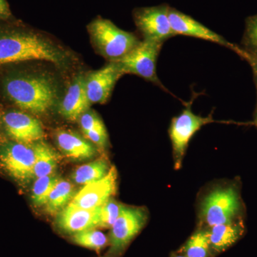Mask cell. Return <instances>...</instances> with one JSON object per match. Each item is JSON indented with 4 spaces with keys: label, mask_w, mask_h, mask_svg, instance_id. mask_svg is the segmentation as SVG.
Returning a JSON list of instances; mask_svg holds the SVG:
<instances>
[{
    "label": "cell",
    "mask_w": 257,
    "mask_h": 257,
    "mask_svg": "<svg viewBox=\"0 0 257 257\" xmlns=\"http://www.w3.org/2000/svg\"><path fill=\"white\" fill-rule=\"evenodd\" d=\"M0 71V95L5 105L39 116L57 109L62 81L50 69L8 64Z\"/></svg>",
    "instance_id": "6da1fadb"
},
{
    "label": "cell",
    "mask_w": 257,
    "mask_h": 257,
    "mask_svg": "<svg viewBox=\"0 0 257 257\" xmlns=\"http://www.w3.org/2000/svg\"><path fill=\"white\" fill-rule=\"evenodd\" d=\"M76 60L72 51L45 34L20 25H0V67L43 61L61 71H67Z\"/></svg>",
    "instance_id": "7a4b0ae2"
},
{
    "label": "cell",
    "mask_w": 257,
    "mask_h": 257,
    "mask_svg": "<svg viewBox=\"0 0 257 257\" xmlns=\"http://www.w3.org/2000/svg\"><path fill=\"white\" fill-rule=\"evenodd\" d=\"M87 31L96 52L108 62L121 60L142 41L135 34L121 30L101 17L87 25Z\"/></svg>",
    "instance_id": "3957f363"
},
{
    "label": "cell",
    "mask_w": 257,
    "mask_h": 257,
    "mask_svg": "<svg viewBox=\"0 0 257 257\" xmlns=\"http://www.w3.org/2000/svg\"><path fill=\"white\" fill-rule=\"evenodd\" d=\"M35 143H21L0 138V173L25 188L35 179Z\"/></svg>",
    "instance_id": "277c9868"
},
{
    "label": "cell",
    "mask_w": 257,
    "mask_h": 257,
    "mask_svg": "<svg viewBox=\"0 0 257 257\" xmlns=\"http://www.w3.org/2000/svg\"><path fill=\"white\" fill-rule=\"evenodd\" d=\"M45 135L37 116L13 106H0V138L30 144L43 140Z\"/></svg>",
    "instance_id": "5b68a950"
},
{
    "label": "cell",
    "mask_w": 257,
    "mask_h": 257,
    "mask_svg": "<svg viewBox=\"0 0 257 257\" xmlns=\"http://www.w3.org/2000/svg\"><path fill=\"white\" fill-rule=\"evenodd\" d=\"M163 43L147 40L141 42L128 55L117 61L124 74H135L167 91L157 73V62Z\"/></svg>",
    "instance_id": "8992f818"
},
{
    "label": "cell",
    "mask_w": 257,
    "mask_h": 257,
    "mask_svg": "<svg viewBox=\"0 0 257 257\" xmlns=\"http://www.w3.org/2000/svg\"><path fill=\"white\" fill-rule=\"evenodd\" d=\"M148 219L144 207L124 206L119 217L111 227L109 251L104 257H120L128 243L143 229Z\"/></svg>",
    "instance_id": "52a82bcc"
},
{
    "label": "cell",
    "mask_w": 257,
    "mask_h": 257,
    "mask_svg": "<svg viewBox=\"0 0 257 257\" xmlns=\"http://www.w3.org/2000/svg\"><path fill=\"white\" fill-rule=\"evenodd\" d=\"M240 207L239 194L234 187L216 189L201 204V221L209 227L231 222L236 220Z\"/></svg>",
    "instance_id": "ba28073f"
},
{
    "label": "cell",
    "mask_w": 257,
    "mask_h": 257,
    "mask_svg": "<svg viewBox=\"0 0 257 257\" xmlns=\"http://www.w3.org/2000/svg\"><path fill=\"white\" fill-rule=\"evenodd\" d=\"M212 115L207 117L194 114L192 110V101L187 104L185 109L171 121L169 134L175 160L176 170L182 166L189 142L194 135L204 125L214 122Z\"/></svg>",
    "instance_id": "9c48e42d"
},
{
    "label": "cell",
    "mask_w": 257,
    "mask_h": 257,
    "mask_svg": "<svg viewBox=\"0 0 257 257\" xmlns=\"http://www.w3.org/2000/svg\"><path fill=\"white\" fill-rule=\"evenodd\" d=\"M170 8L163 4L133 10L134 22L143 40L164 44L176 36L169 18Z\"/></svg>",
    "instance_id": "30bf717a"
},
{
    "label": "cell",
    "mask_w": 257,
    "mask_h": 257,
    "mask_svg": "<svg viewBox=\"0 0 257 257\" xmlns=\"http://www.w3.org/2000/svg\"><path fill=\"white\" fill-rule=\"evenodd\" d=\"M123 75L117 62H108L102 68L85 72L84 85L91 105L107 102L116 82Z\"/></svg>",
    "instance_id": "8fae6325"
},
{
    "label": "cell",
    "mask_w": 257,
    "mask_h": 257,
    "mask_svg": "<svg viewBox=\"0 0 257 257\" xmlns=\"http://www.w3.org/2000/svg\"><path fill=\"white\" fill-rule=\"evenodd\" d=\"M169 18L171 27L175 35L195 37L218 44L221 46L231 49L243 58L245 53L243 49L239 48L234 44L228 42L219 34L204 26L189 15L184 14L179 10L170 7L169 10Z\"/></svg>",
    "instance_id": "7c38bea8"
},
{
    "label": "cell",
    "mask_w": 257,
    "mask_h": 257,
    "mask_svg": "<svg viewBox=\"0 0 257 257\" xmlns=\"http://www.w3.org/2000/svg\"><path fill=\"white\" fill-rule=\"evenodd\" d=\"M117 179V171L112 166L105 177L86 184L77 192L71 204L85 209L101 207L116 193Z\"/></svg>",
    "instance_id": "4fadbf2b"
},
{
    "label": "cell",
    "mask_w": 257,
    "mask_h": 257,
    "mask_svg": "<svg viewBox=\"0 0 257 257\" xmlns=\"http://www.w3.org/2000/svg\"><path fill=\"white\" fill-rule=\"evenodd\" d=\"M84 79L85 72H79L74 76L57 106V112L67 121H78L81 115L90 109L91 104L86 93Z\"/></svg>",
    "instance_id": "5bb4252c"
},
{
    "label": "cell",
    "mask_w": 257,
    "mask_h": 257,
    "mask_svg": "<svg viewBox=\"0 0 257 257\" xmlns=\"http://www.w3.org/2000/svg\"><path fill=\"white\" fill-rule=\"evenodd\" d=\"M99 207L85 209L69 203L56 214L55 224L61 232L71 236L79 231L98 228Z\"/></svg>",
    "instance_id": "9a60e30c"
},
{
    "label": "cell",
    "mask_w": 257,
    "mask_h": 257,
    "mask_svg": "<svg viewBox=\"0 0 257 257\" xmlns=\"http://www.w3.org/2000/svg\"><path fill=\"white\" fill-rule=\"evenodd\" d=\"M55 143L63 155L73 161L89 160L95 156L97 149L84 135L70 130L58 128L54 134Z\"/></svg>",
    "instance_id": "2e32d148"
},
{
    "label": "cell",
    "mask_w": 257,
    "mask_h": 257,
    "mask_svg": "<svg viewBox=\"0 0 257 257\" xmlns=\"http://www.w3.org/2000/svg\"><path fill=\"white\" fill-rule=\"evenodd\" d=\"M208 236L212 252L220 253L234 244L242 236L244 227L241 221L214 225L209 227Z\"/></svg>",
    "instance_id": "e0dca14e"
},
{
    "label": "cell",
    "mask_w": 257,
    "mask_h": 257,
    "mask_svg": "<svg viewBox=\"0 0 257 257\" xmlns=\"http://www.w3.org/2000/svg\"><path fill=\"white\" fill-rule=\"evenodd\" d=\"M35 146L36 159L33 170L35 179L53 175L60 160L58 154L43 140L36 142Z\"/></svg>",
    "instance_id": "ac0fdd59"
},
{
    "label": "cell",
    "mask_w": 257,
    "mask_h": 257,
    "mask_svg": "<svg viewBox=\"0 0 257 257\" xmlns=\"http://www.w3.org/2000/svg\"><path fill=\"white\" fill-rule=\"evenodd\" d=\"M110 168L107 160L100 157L77 167L71 175V178L76 184L84 186L105 177Z\"/></svg>",
    "instance_id": "d6986e66"
},
{
    "label": "cell",
    "mask_w": 257,
    "mask_h": 257,
    "mask_svg": "<svg viewBox=\"0 0 257 257\" xmlns=\"http://www.w3.org/2000/svg\"><path fill=\"white\" fill-rule=\"evenodd\" d=\"M77 191L72 182L60 179L45 205V209L50 214H57L72 202Z\"/></svg>",
    "instance_id": "ffe728a7"
},
{
    "label": "cell",
    "mask_w": 257,
    "mask_h": 257,
    "mask_svg": "<svg viewBox=\"0 0 257 257\" xmlns=\"http://www.w3.org/2000/svg\"><path fill=\"white\" fill-rule=\"evenodd\" d=\"M211 250L207 229H199L189 238L181 249L186 257H211Z\"/></svg>",
    "instance_id": "44dd1931"
},
{
    "label": "cell",
    "mask_w": 257,
    "mask_h": 257,
    "mask_svg": "<svg viewBox=\"0 0 257 257\" xmlns=\"http://www.w3.org/2000/svg\"><path fill=\"white\" fill-rule=\"evenodd\" d=\"M60 178L55 174L35 179L31 189V202L35 207L45 206L51 192Z\"/></svg>",
    "instance_id": "7402d4cb"
},
{
    "label": "cell",
    "mask_w": 257,
    "mask_h": 257,
    "mask_svg": "<svg viewBox=\"0 0 257 257\" xmlns=\"http://www.w3.org/2000/svg\"><path fill=\"white\" fill-rule=\"evenodd\" d=\"M71 239L79 246L97 251L109 244V237L96 228L76 233L71 236Z\"/></svg>",
    "instance_id": "603a6c76"
},
{
    "label": "cell",
    "mask_w": 257,
    "mask_h": 257,
    "mask_svg": "<svg viewBox=\"0 0 257 257\" xmlns=\"http://www.w3.org/2000/svg\"><path fill=\"white\" fill-rule=\"evenodd\" d=\"M124 206V204L116 202L113 197L104 203L101 207H99V221L98 228L111 229V226L121 214Z\"/></svg>",
    "instance_id": "cb8c5ba5"
},
{
    "label": "cell",
    "mask_w": 257,
    "mask_h": 257,
    "mask_svg": "<svg viewBox=\"0 0 257 257\" xmlns=\"http://www.w3.org/2000/svg\"><path fill=\"white\" fill-rule=\"evenodd\" d=\"M82 134L99 133H107L105 125L97 113L92 109H88L81 115L78 119Z\"/></svg>",
    "instance_id": "d4e9b609"
},
{
    "label": "cell",
    "mask_w": 257,
    "mask_h": 257,
    "mask_svg": "<svg viewBox=\"0 0 257 257\" xmlns=\"http://www.w3.org/2000/svg\"><path fill=\"white\" fill-rule=\"evenodd\" d=\"M243 43L246 47L243 50L257 57V15L246 19Z\"/></svg>",
    "instance_id": "484cf974"
},
{
    "label": "cell",
    "mask_w": 257,
    "mask_h": 257,
    "mask_svg": "<svg viewBox=\"0 0 257 257\" xmlns=\"http://www.w3.org/2000/svg\"><path fill=\"white\" fill-rule=\"evenodd\" d=\"M13 18L9 4L7 0H0V21H8Z\"/></svg>",
    "instance_id": "4316f807"
},
{
    "label": "cell",
    "mask_w": 257,
    "mask_h": 257,
    "mask_svg": "<svg viewBox=\"0 0 257 257\" xmlns=\"http://www.w3.org/2000/svg\"><path fill=\"white\" fill-rule=\"evenodd\" d=\"M243 59H245L248 63H249L250 65H251V68H252V70L253 73H254L255 76H257V57L256 56H253L250 55V54L247 53V52L245 51L244 55H243Z\"/></svg>",
    "instance_id": "83f0119b"
},
{
    "label": "cell",
    "mask_w": 257,
    "mask_h": 257,
    "mask_svg": "<svg viewBox=\"0 0 257 257\" xmlns=\"http://www.w3.org/2000/svg\"><path fill=\"white\" fill-rule=\"evenodd\" d=\"M255 82H256V87L257 90V76H255ZM255 124H256L257 126V106H256V113H255V119H254Z\"/></svg>",
    "instance_id": "f1b7e54d"
},
{
    "label": "cell",
    "mask_w": 257,
    "mask_h": 257,
    "mask_svg": "<svg viewBox=\"0 0 257 257\" xmlns=\"http://www.w3.org/2000/svg\"><path fill=\"white\" fill-rule=\"evenodd\" d=\"M172 257H186V256H184V254H182V253H178V254H176V255H175V256H173Z\"/></svg>",
    "instance_id": "f546056e"
}]
</instances>
